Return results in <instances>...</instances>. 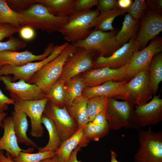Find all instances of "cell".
<instances>
[{
  "mask_svg": "<svg viewBox=\"0 0 162 162\" xmlns=\"http://www.w3.org/2000/svg\"><path fill=\"white\" fill-rule=\"evenodd\" d=\"M18 13L21 26H28L49 33L59 32L67 22L68 17L56 16L38 3Z\"/></svg>",
  "mask_w": 162,
  "mask_h": 162,
  "instance_id": "cell-1",
  "label": "cell"
},
{
  "mask_svg": "<svg viewBox=\"0 0 162 162\" xmlns=\"http://www.w3.org/2000/svg\"><path fill=\"white\" fill-rule=\"evenodd\" d=\"M100 13L97 9L74 11L68 16L67 22L59 32L68 42L73 43L84 40L92 31V23Z\"/></svg>",
  "mask_w": 162,
  "mask_h": 162,
  "instance_id": "cell-2",
  "label": "cell"
},
{
  "mask_svg": "<svg viewBox=\"0 0 162 162\" xmlns=\"http://www.w3.org/2000/svg\"><path fill=\"white\" fill-rule=\"evenodd\" d=\"M76 48L74 44H69L57 56L35 73L28 83L37 85L45 93L58 79L65 62Z\"/></svg>",
  "mask_w": 162,
  "mask_h": 162,
  "instance_id": "cell-3",
  "label": "cell"
},
{
  "mask_svg": "<svg viewBox=\"0 0 162 162\" xmlns=\"http://www.w3.org/2000/svg\"><path fill=\"white\" fill-rule=\"evenodd\" d=\"M116 35L114 30L109 32L94 30L84 40L72 44L87 50L93 57H108L122 46L116 41Z\"/></svg>",
  "mask_w": 162,
  "mask_h": 162,
  "instance_id": "cell-4",
  "label": "cell"
},
{
  "mask_svg": "<svg viewBox=\"0 0 162 162\" xmlns=\"http://www.w3.org/2000/svg\"><path fill=\"white\" fill-rule=\"evenodd\" d=\"M140 147L135 154L134 162H162V132H154L151 126L146 130L140 128Z\"/></svg>",
  "mask_w": 162,
  "mask_h": 162,
  "instance_id": "cell-5",
  "label": "cell"
},
{
  "mask_svg": "<svg viewBox=\"0 0 162 162\" xmlns=\"http://www.w3.org/2000/svg\"><path fill=\"white\" fill-rule=\"evenodd\" d=\"M133 106L126 100L119 101L114 98H109L106 118L110 129L118 130L123 128H138Z\"/></svg>",
  "mask_w": 162,
  "mask_h": 162,
  "instance_id": "cell-6",
  "label": "cell"
},
{
  "mask_svg": "<svg viewBox=\"0 0 162 162\" xmlns=\"http://www.w3.org/2000/svg\"><path fill=\"white\" fill-rule=\"evenodd\" d=\"M150 65L143 68L125 84L128 94L127 100L133 106L145 104L152 98L153 94L149 84Z\"/></svg>",
  "mask_w": 162,
  "mask_h": 162,
  "instance_id": "cell-7",
  "label": "cell"
},
{
  "mask_svg": "<svg viewBox=\"0 0 162 162\" xmlns=\"http://www.w3.org/2000/svg\"><path fill=\"white\" fill-rule=\"evenodd\" d=\"M69 44L67 42L55 46L52 53L45 59L39 62H31L21 66L5 65L0 68V76L12 74L13 82L20 79L29 83L32 76L44 66L57 56Z\"/></svg>",
  "mask_w": 162,
  "mask_h": 162,
  "instance_id": "cell-8",
  "label": "cell"
},
{
  "mask_svg": "<svg viewBox=\"0 0 162 162\" xmlns=\"http://www.w3.org/2000/svg\"><path fill=\"white\" fill-rule=\"evenodd\" d=\"M49 100L45 97L39 100H17L13 105L14 111L22 112L29 118L31 127L30 133L32 137L38 138L43 135L44 128L41 118Z\"/></svg>",
  "mask_w": 162,
  "mask_h": 162,
  "instance_id": "cell-9",
  "label": "cell"
},
{
  "mask_svg": "<svg viewBox=\"0 0 162 162\" xmlns=\"http://www.w3.org/2000/svg\"><path fill=\"white\" fill-rule=\"evenodd\" d=\"M93 56L86 49L77 47L75 52L67 59L58 80L65 83L78 74L92 68Z\"/></svg>",
  "mask_w": 162,
  "mask_h": 162,
  "instance_id": "cell-10",
  "label": "cell"
},
{
  "mask_svg": "<svg viewBox=\"0 0 162 162\" xmlns=\"http://www.w3.org/2000/svg\"><path fill=\"white\" fill-rule=\"evenodd\" d=\"M0 81L9 92L10 98L15 101L39 100L45 97V93L38 86L26 82L23 80L13 82L8 75L0 76Z\"/></svg>",
  "mask_w": 162,
  "mask_h": 162,
  "instance_id": "cell-11",
  "label": "cell"
},
{
  "mask_svg": "<svg viewBox=\"0 0 162 162\" xmlns=\"http://www.w3.org/2000/svg\"><path fill=\"white\" fill-rule=\"evenodd\" d=\"M43 114L53 121L62 142L71 136L78 129L77 124L65 106L59 108L49 100Z\"/></svg>",
  "mask_w": 162,
  "mask_h": 162,
  "instance_id": "cell-12",
  "label": "cell"
},
{
  "mask_svg": "<svg viewBox=\"0 0 162 162\" xmlns=\"http://www.w3.org/2000/svg\"><path fill=\"white\" fill-rule=\"evenodd\" d=\"M152 40L143 49L135 51L124 66L128 79H131L143 68L150 65L153 57L162 51L161 38H155Z\"/></svg>",
  "mask_w": 162,
  "mask_h": 162,
  "instance_id": "cell-13",
  "label": "cell"
},
{
  "mask_svg": "<svg viewBox=\"0 0 162 162\" xmlns=\"http://www.w3.org/2000/svg\"><path fill=\"white\" fill-rule=\"evenodd\" d=\"M138 44L134 38L124 44L108 57L100 56L94 61L92 68L108 67L117 69L124 67L135 51L138 50Z\"/></svg>",
  "mask_w": 162,
  "mask_h": 162,
  "instance_id": "cell-14",
  "label": "cell"
},
{
  "mask_svg": "<svg viewBox=\"0 0 162 162\" xmlns=\"http://www.w3.org/2000/svg\"><path fill=\"white\" fill-rule=\"evenodd\" d=\"M133 113L138 128L156 125L162 120V99L154 95L149 102L134 105Z\"/></svg>",
  "mask_w": 162,
  "mask_h": 162,
  "instance_id": "cell-15",
  "label": "cell"
},
{
  "mask_svg": "<svg viewBox=\"0 0 162 162\" xmlns=\"http://www.w3.org/2000/svg\"><path fill=\"white\" fill-rule=\"evenodd\" d=\"M86 87L97 86L110 81H127L125 67L117 69L108 67L92 69L86 71L81 76Z\"/></svg>",
  "mask_w": 162,
  "mask_h": 162,
  "instance_id": "cell-16",
  "label": "cell"
},
{
  "mask_svg": "<svg viewBox=\"0 0 162 162\" xmlns=\"http://www.w3.org/2000/svg\"><path fill=\"white\" fill-rule=\"evenodd\" d=\"M127 82V80L120 82L111 80L97 86L85 87L82 96L88 98L100 97L127 100L128 94L125 87Z\"/></svg>",
  "mask_w": 162,
  "mask_h": 162,
  "instance_id": "cell-17",
  "label": "cell"
},
{
  "mask_svg": "<svg viewBox=\"0 0 162 162\" xmlns=\"http://www.w3.org/2000/svg\"><path fill=\"white\" fill-rule=\"evenodd\" d=\"M55 46L52 43H49L45 49L43 53L35 55L27 50L22 52L5 51L0 52V68L5 65L21 66L36 61H41L52 52Z\"/></svg>",
  "mask_w": 162,
  "mask_h": 162,
  "instance_id": "cell-18",
  "label": "cell"
},
{
  "mask_svg": "<svg viewBox=\"0 0 162 162\" xmlns=\"http://www.w3.org/2000/svg\"><path fill=\"white\" fill-rule=\"evenodd\" d=\"M162 30V16L151 10L142 20L140 29L136 40L139 48L146 46Z\"/></svg>",
  "mask_w": 162,
  "mask_h": 162,
  "instance_id": "cell-19",
  "label": "cell"
},
{
  "mask_svg": "<svg viewBox=\"0 0 162 162\" xmlns=\"http://www.w3.org/2000/svg\"><path fill=\"white\" fill-rule=\"evenodd\" d=\"M4 133L0 138V150H5L12 158L17 157L20 152L31 153L34 151L33 148L26 149L21 148L18 145L14 128L12 116L7 117L3 121Z\"/></svg>",
  "mask_w": 162,
  "mask_h": 162,
  "instance_id": "cell-20",
  "label": "cell"
},
{
  "mask_svg": "<svg viewBox=\"0 0 162 162\" xmlns=\"http://www.w3.org/2000/svg\"><path fill=\"white\" fill-rule=\"evenodd\" d=\"M84 127L79 129L71 136L63 141L55 152L58 162H68L72 152L77 147L81 148L87 145L83 134Z\"/></svg>",
  "mask_w": 162,
  "mask_h": 162,
  "instance_id": "cell-21",
  "label": "cell"
},
{
  "mask_svg": "<svg viewBox=\"0 0 162 162\" xmlns=\"http://www.w3.org/2000/svg\"><path fill=\"white\" fill-rule=\"evenodd\" d=\"M88 100L86 97L82 96L75 98L70 104L66 106L69 113L77 124L78 129L84 127L89 122Z\"/></svg>",
  "mask_w": 162,
  "mask_h": 162,
  "instance_id": "cell-22",
  "label": "cell"
},
{
  "mask_svg": "<svg viewBox=\"0 0 162 162\" xmlns=\"http://www.w3.org/2000/svg\"><path fill=\"white\" fill-rule=\"evenodd\" d=\"M12 115L14 130L18 143H23L27 146L38 148L37 144L27 135L28 124L26 115L22 112L14 111Z\"/></svg>",
  "mask_w": 162,
  "mask_h": 162,
  "instance_id": "cell-23",
  "label": "cell"
},
{
  "mask_svg": "<svg viewBox=\"0 0 162 162\" xmlns=\"http://www.w3.org/2000/svg\"><path fill=\"white\" fill-rule=\"evenodd\" d=\"M128 9H122L118 7L109 11L100 12L93 20L92 28H94V30L104 32L113 30L112 23L115 18L118 16L124 15L127 12Z\"/></svg>",
  "mask_w": 162,
  "mask_h": 162,
  "instance_id": "cell-24",
  "label": "cell"
},
{
  "mask_svg": "<svg viewBox=\"0 0 162 162\" xmlns=\"http://www.w3.org/2000/svg\"><path fill=\"white\" fill-rule=\"evenodd\" d=\"M36 2L57 17H67L74 11V0H36Z\"/></svg>",
  "mask_w": 162,
  "mask_h": 162,
  "instance_id": "cell-25",
  "label": "cell"
},
{
  "mask_svg": "<svg viewBox=\"0 0 162 162\" xmlns=\"http://www.w3.org/2000/svg\"><path fill=\"white\" fill-rule=\"evenodd\" d=\"M41 122L48 132L49 140L45 146L38 148V152H55L59 148L62 142L55 123L51 119L44 114L42 117Z\"/></svg>",
  "mask_w": 162,
  "mask_h": 162,
  "instance_id": "cell-26",
  "label": "cell"
},
{
  "mask_svg": "<svg viewBox=\"0 0 162 162\" xmlns=\"http://www.w3.org/2000/svg\"><path fill=\"white\" fill-rule=\"evenodd\" d=\"M149 84L153 94L158 91L159 85L162 81V55L160 52L153 57L150 67Z\"/></svg>",
  "mask_w": 162,
  "mask_h": 162,
  "instance_id": "cell-27",
  "label": "cell"
},
{
  "mask_svg": "<svg viewBox=\"0 0 162 162\" xmlns=\"http://www.w3.org/2000/svg\"><path fill=\"white\" fill-rule=\"evenodd\" d=\"M65 82L58 80L45 93V97L55 106L62 108L66 105Z\"/></svg>",
  "mask_w": 162,
  "mask_h": 162,
  "instance_id": "cell-28",
  "label": "cell"
},
{
  "mask_svg": "<svg viewBox=\"0 0 162 162\" xmlns=\"http://www.w3.org/2000/svg\"><path fill=\"white\" fill-rule=\"evenodd\" d=\"M137 24V20L130 14L125 15L122 28L115 36L116 41L121 46L127 43L131 38L134 37Z\"/></svg>",
  "mask_w": 162,
  "mask_h": 162,
  "instance_id": "cell-29",
  "label": "cell"
},
{
  "mask_svg": "<svg viewBox=\"0 0 162 162\" xmlns=\"http://www.w3.org/2000/svg\"><path fill=\"white\" fill-rule=\"evenodd\" d=\"M67 106L76 98L82 96L85 85L81 77L75 76L65 84Z\"/></svg>",
  "mask_w": 162,
  "mask_h": 162,
  "instance_id": "cell-30",
  "label": "cell"
},
{
  "mask_svg": "<svg viewBox=\"0 0 162 162\" xmlns=\"http://www.w3.org/2000/svg\"><path fill=\"white\" fill-rule=\"evenodd\" d=\"M110 130L108 123L104 124H95L89 122L84 127L83 134L88 143L91 141H98L106 135Z\"/></svg>",
  "mask_w": 162,
  "mask_h": 162,
  "instance_id": "cell-31",
  "label": "cell"
},
{
  "mask_svg": "<svg viewBox=\"0 0 162 162\" xmlns=\"http://www.w3.org/2000/svg\"><path fill=\"white\" fill-rule=\"evenodd\" d=\"M0 23L8 24L21 28L19 13L13 10L5 0H0Z\"/></svg>",
  "mask_w": 162,
  "mask_h": 162,
  "instance_id": "cell-32",
  "label": "cell"
},
{
  "mask_svg": "<svg viewBox=\"0 0 162 162\" xmlns=\"http://www.w3.org/2000/svg\"><path fill=\"white\" fill-rule=\"evenodd\" d=\"M108 99L106 98L100 97L88 98L87 107L89 122L92 121L100 113L107 110Z\"/></svg>",
  "mask_w": 162,
  "mask_h": 162,
  "instance_id": "cell-33",
  "label": "cell"
},
{
  "mask_svg": "<svg viewBox=\"0 0 162 162\" xmlns=\"http://www.w3.org/2000/svg\"><path fill=\"white\" fill-rule=\"evenodd\" d=\"M55 154V152L51 151L35 153L20 152L17 157L12 158L15 162H40L44 159L53 156Z\"/></svg>",
  "mask_w": 162,
  "mask_h": 162,
  "instance_id": "cell-34",
  "label": "cell"
},
{
  "mask_svg": "<svg viewBox=\"0 0 162 162\" xmlns=\"http://www.w3.org/2000/svg\"><path fill=\"white\" fill-rule=\"evenodd\" d=\"M25 42L13 36L5 42L0 41V52L5 51H16L25 47Z\"/></svg>",
  "mask_w": 162,
  "mask_h": 162,
  "instance_id": "cell-35",
  "label": "cell"
},
{
  "mask_svg": "<svg viewBox=\"0 0 162 162\" xmlns=\"http://www.w3.org/2000/svg\"><path fill=\"white\" fill-rule=\"evenodd\" d=\"M147 7L145 0H135L127 12L134 18L138 20L141 17Z\"/></svg>",
  "mask_w": 162,
  "mask_h": 162,
  "instance_id": "cell-36",
  "label": "cell"
},
{
  "mask_svg": "<svg viewBox=\"0 0 162 162\" xmlns=\"http://www.w3.org/2000/svg\"><path fill=\"white\" fill-rule=\"evenodd\" d=\"M5 1L11 8L18 13L37 4L36 0H8Z\"/></svg>",
  "mask_w": 162,
  "mask_h": 162,
  "instance_id": "cell-37",
  "label": "cell"
},
{
  "mask_svg": "<svg viewBox=\"0 0 162 162\" xmlns=\"http://www.w3.org/2000/svg\"><path fill=\"white\" fill-rule=\"evenodd\" d=\"M98 0H74V11L80 12L91 10L97 6Z\"/></svg>",
  "mask_w": 162,
  "mask_h": 162,
  "instance_id": "cell-38",
  "label": "cell"
},
{
  "mask_svg": "<svg viewBox=\"0 0 162 162\" xmlns=\"http://www.w3.org/2000/svg\"><path fill=\"white\" fill-rule=\"evenodd\" d=\"M21 28L8 24L0 25V41L6 38H10L15 33L19 32Z\"/></svg>",
  "mask_w": 162,
  "mask_h": 162,
  "instance_id": "cell-39",
  "label": "cell"
},
{
  "mask_svg": "<svg viewBox=\"0 0 162 162\" xmlns=\"http://www.w3.org/2000/svg\"><path fill=\"white\" fill-rule=\"evenodd\" d=\"M100 12L109 11L118 7L116 0H99L97 5Z\"/></svg>",
  "mask_w": 162,
  "mask_h": 162,
  "instance_id": "cell-40",
  "label": "cell"
},
{
  "mask_svg": "<svg viewBox=\"0 0 162 162\" xmlns=\"http://www.w3.org/2000/svg\"><path fill=\"white\" fill-rule=\"evenodd\" d=\"M15 102V100L6 96L0 89V113L8 110V105H14Z\"/></svg>",
  "mask_w": 162,
  "mask_h": 162,
  "instance_id": "cell-41",
  "label": "cell"
},
{
  "mask_svg": "<svg viewBox=\"0 0 162 162\" xmlns=\"http://www.w3.org/2000/svg\"><path fill=\"white\" fill-rule=\"evenodd\" d=\"M21 37L24 39L29 40L34 37L35 33L33 28L28 26L21 27L19 32Z\"/></svg>",
  "mask_w": 162,
  "mask_h": 162,
  "instance_id": "cell-42",
  "label": "cell"
},
{
  "mask_svg": "<svg viewBox=\"0 0 162 162\" xmlns=\"http://www.w3.org/2000/svg\"><path fill=\"white\" fill-rule=\"evenodd\" d=\"M147 6H148L153 12L159 14L162 8V0H147L146 1Z\"/></svg>",
  "mask_w": 162,
  "mask_h": 162,
  "instance_id": "cell-43",
  "label": "cell"
},
{
  "mask_svg": "<svg viewBox=\"0 0 162 162\" xmlns=\"http://www.w3.org/2000/svg\"><path fill=\"white\" fill-rule=\"evenodd\" d=\"M106 110L98 114L91 122L95 124H104L108 123L106 118Z\"/></svg>",
  "mask_w": 162,
  "mask_h": 162,
  "instance_id": "cell-44",
  "label": "cell"
},
{
  "mask_svg": "<svg viewBox=\"0 0 162 162\" xmlns=\"http://www.w3.org/2000/svg\"><path fill=\"white\" fill-rule=\"evenodd\" d=\"M118 6L119 8L126 9H128L132 4L131 0H119L117 1Z\"/></svg>",
  "mask_w": 162,
  "mask_h": 162,
  "instance_id": "cell-45",
  "label": "cell"
},
{
  "mask_svg": "<svg viewBox=\"0 0 162 162\" xmlns=\"http://www.w3.org/2000/svg\"><path fill=\"white\" fill-rule=\"evenodd\" d=\"M80 147L78 146L74 149L72 152L68 162H82L81 160H78L77 159V153L80 150Z\"/></svg>",
  "mask_w": 162,
  "mask_h": 162,
  "instance_id": "cell-46",
  "label": "cell"
},
{
  "mask_svg": "<svg viewBox=\"0 0 162 162\" xmlns=\"http://www.w3.org/2000/svg\"><path fill=\"white\" fill-rule=\"evenodd\" d=\"M0 161L1 162H15L13 160L10 155L6 152L5 155L2 150H0Z\"/></svg>",
  "mask_w": 162,
  "mask_h": 162,
  "instance_id": "cell-47",
  "label": "cell"
},
{
  "mask_svg": "<svg viewBox=\"0 0 162 162\" xmlns=\"http://www.w3.org/2000/svg\"><path fill=\"white\" fill-rule=\"evenodd\" d=\"M40 162H58V161L55 154L53 156L44 159Z\"/></svg>",
  "mask_w": 162,
  "mask_h": 162,
  "instance_id": "cell-48",
  "label": "cell"
},
{
  "mask_svg": "<svg viewBox=\"0 0 162 162\" xmlns=\"http://www.w3.org/2000/svg\"><path fill=\"white\" fill-rule=\"evenodd\" d=\"M7 113L5 112L0 113V128H3V121L7 115Z\"/></svg>",
  "mask_w": 162,
  "mask_h": 162,
  "instance_id": "cell-49",
  "label": "cell"
},
{
  "mask_svg": "<svg viewBox=\"0 0 162 162\" xmlns=\"http://www.w3.org/2000/svg\"><path fill=\"white\" fill-rule=\"evenodd\" d=\"M111 158L110 162H119L116 159L117 155L113 151L111 150L110 151Z\"/></svg>",
  "mask_w": 162,
  "mask_h": 162,
  "instance_id": "cell-50",
  "label": "cell"
},
{
  "mask_svg": "<svg viewBox=\"0 0 162 162\" xmlns=\"http://www.w3.org/2000/svg\"><path fill=\"white\" fill-rule=\"evenodd\" d=\"M0 24V25L1 24Z\"/></svg>",
  "mask_w": 162,
  "mask_h": 162,
  "instance_id": "cell-51",
  "label": "cell"
},
{
  "mask_svg": "<svg viewBox=\"0 0 162 162\" xmlns=\"http://www.w3.org/2000/svg\"><path fill=\"white\" fill-rule=\"evenodd\" d=\"M0 162H1V161H0Z\"/></svg>",
  "mask_w": 162,
  "mask_h": 162,
  "instance_id": "cell-52",
  "label": "cell"
},
{
  "mask_svg": "<svg viewBox=\"0 0 162 162\" xmlns=\"http://www.w3.org/2000/svg\"></svg>",
  "mask_w": 162,
  "mask_h": 162,
  "instance_id": "cell-53",
  "label": "cell"
}]
</instances>
